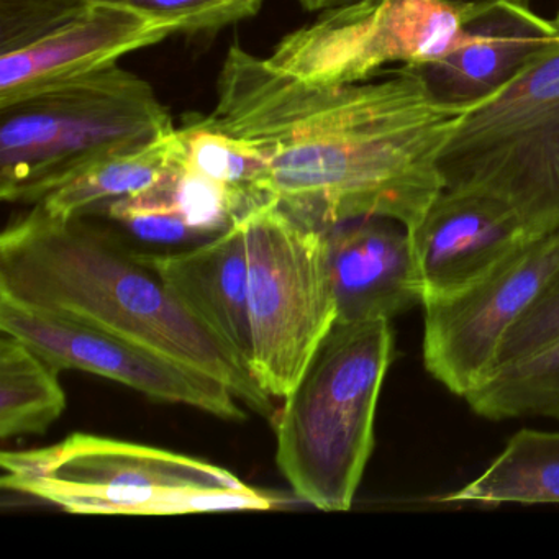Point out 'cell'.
I'll use <instances>...</instances> for the list:
<instances>
[{
	"label": "cell",
	"instance_id": "23",
	"mask_svg": "<svg viewBox=\"0 0 559 559\" xmlns=\"http://www.w3.org/2000/svg\"><path fill=\"white\" fill-rule=\"evenodd\" d=\"M556 342H559V266L503 336L492 371L522 361Z\"/></svg>",
	"mask_w": 559,
	"mask_h": 559
},
{
	"label": "cell",
	"instance_id": "14",
	"mask_svg": "<svg viewBox=\"0 0 559 559\" xmlns=\"http://www.w3.org/2000/svg\"><path fill=\"white\" fill-rule=\"evenodd\" d=\"M474 40L433 63L412 64L438 103L471 107L506 86L559 40L552 21L530 5L502 4L466 22Z\"/></svg>",
	"mask_w": 559,
	"mask_h": 559
},
{
	"label": "cell",
	"instance_id": "11",
	"mask_svg": "<svg viewBox=\"0 0 559 559\" xmlns=\"http://www.w3.org/2000/svg\"><path fill=\"white\" fill-rule=\"evenodd\" d=\"M407 230L424 302L461 293L523 245L542 237L497 199L448 189Z\"/></svg>",
	"mask_w": 559,
	"mask_h": 559
},
{
	"label": "cell",
	"instance_id": "13",
	"mask_svg": "<svg viewBox=\"0 0 559 559\" xmlns=\"http://www.w3.org/2000/svg\"><path fill=\"white\" fill-rule=\"evenodd\" d=\"M175 34L181 32L173 22L123 5L93 4L90 11L45 40L0 55V100L55 81L103 70L126 55L162 44Z\"/></svg>",
	"mask_w": 559,
	"mask_h": 559
},
{
	"label": "cell",
	"instance_id": "21",
	"mask_svg": "<svg viewBox=\"0 0 559 559\" xmlns=\"http://www.w3.org/2000/svg\"><path fill=\"white\" fill-rule=\"evenodd\" d=\"M93 4V0H0V55L45 40Z\"/></svg>",
	"mask_w": 559,
	"mask_h": 559
},
{
	"label": "cell",
	"instance_id": "7",
	"mask_svg": "<svg viewBox=\"0 0 559 559\" xmlns=\"http://www.w3.org/2000/svg\"><path fill=\"white\" fill-rule=\"evenodd\" d=\"M247 237L251 371L284 399L336 322L325 231L267 202L241 217Z\"/></svg>",
	"mask_w": 559,
	"mask_h": 559
},
{
	"label": "cell",
	"instance_id": "26",
	"mask_svg": "<svg viewBox=\"0 0 559 559\" xmlns=\"http://www.w3.org/2000/svg\"><path fill=\"white\" fill-rule=\"evenodd\" d=\"M552 24L556 25V28H558V32H559V11H558V14H556L555 21H552Z\"/></svg>",
	"mask_w": 559,
	"mask_h": 559
},
{
	"label": "cell",
	"instance_id": "24",
	"mask_svg": "<svg viewBox=\"0 0 559 559\" xmlns=\"http://www.w3.org/2000/svg\"><path fill=\"white\" fill-rule=\"evenodd\" d=\"M443 2L456 9L463 15L464 25L471 19L477 17V15L484 14V12L490 11V9L497 8V5H530V0H443Z\"/></svg>",
	"mask_w": 559,
	"mask_h": 559
},
{
	"label": "cell",
	"instance_id": "1",
	"mask_svg": "<svg viewBox=\"0 0 559 559\" xmlns=\"http://www.w3.org/2000/svg\"><path fill=\"white\" fill-rule=\"evenodd\" d=\"M467 109L438 103L412 64L309 84L235 44L209 117L266 158L281 209L326 231L362 217L414 227L444 189L438 155Z\"/></svg>",
	"mask_w": 559,
	"mask_h": 559
},
{
	"label": "cell",
	"instance_id": "3",
	"mask_svg": "<svg viewBox=\"0 0 559 559\" xmlns=\"http://www.w3.org/2000/svg\"><path fill=\"white\" fill-rule=\"evenodd\" d=\"M394 356L391 320L335 322L276 418V463L294 493L348 512L374 448L382 382Z\"/></svg>",
	"mask_w": 559,
	"mask_h": 559
},
{
	"label": "cell",
	"instance_id": "19",
	"mask_svg": "<svg viewBox=\"0 0 559 559\" xmlns=\"http://www.w3.org/2000/svg\"><path fill=\"white\" fill-rule=\"evenodd\" d=\"M176 136L181 162L234 192L248 212L276 202L271 192L270 163L251 143L224 132L201 114L186 117Z\"/></svg>",
	"mask_w": 559,
	"mask_h": 559
},
{
	"label": "cell",
	"instance_id": "8",
	"mask_svg": "<svg viewBox=\"0 0 559 559\" xmlns=\"http://www.w3.org/2000/svg\"><path fill=\"white\" fill-rule=\"evenodd\" d=\"M473 40L443 0H359L286 35L270 61L309 84H352L389 64L443 60Z\"/></svg>",
	"mask_w": 559,
	"mask_h": 559
},
{
	"label": "cell",
	"instance_id": "5",
	"mask_svg": "<svg viewBox=\"0 0 559 559\" xmlns=\"http://www.w3.org/2000/svg\"><path fill=\"white\" fill-rule=\"evenodd\" d=\"M175 130L153 87L117 63L2 99L0 198L37 204L74 173Z\"/></svg>",
	"mask_w": 559,
	"mask_h": 559
},
{
	"label": "cell",
	"instance_id": "16",
	"mask_svg": "<svg viewBox=\"0 0 559 559\" xmlns=\"http://www.w3.org/2000/svg\"><path fill=\"white\" fill-rule=\"evenodd\" d=\"M178 150L175 130L152 145L109 156L74 173L34 205L61 221L93 214L158 185L175 165Z\"/></svg>",
	"mask_w": 559,
	"mask_h": 559
},
{
	"label": "cell",
	"instance_id": "20",
	"mask_svg": "<svg viewBox=\"0 0 559 559\" xmlns=\"http://www.w3.org/2000/svg\"><path fill=\"white\" fill-rule=\"evenodd\" d=\"M464 399L477 415L489 420H559V342L522 361L496 369Z\"/></svg>",
	"mask_w": 559,
	"mask_h": 559
},
{
	"label": "cell",
	"instance_id": "15",
	"mask_svg": "<svg viewBox=\"0 0 559 559\" xmlns=\"http://www.w3.org/2000/svg\"><path fill=\"white\" fill-rule=\"evenodd\" d=\"M145 258L179 300L251 369L243 221L238 218L198 247Z\"/></svg>",
	"mask_w": 559,
	"mask_h": 559
},
{
	"label": "cell",
	"instance_id": "9",
	"mask_svg": "<svg viewBox=\"0 0 559 559\" xmlns=\"http://www.w3.org/2000/svg\"><path fill=\"white\" fill-rule=\"evenodd\" d=\"M558 266L559 228L533 238L461 293L424 302L425 369L461 397L483 384L503 336Z\"/></svg>",
	"mask_w": 559,
	"mask_h": 559
},
{
	"label": "cell",
	"instance_id": "10",
	"mask_svg": "<svg viewBox=\"0 0 559 559\" xmlns=\"http://www.w3.org/2000/svg\"><path fill=\"white\" fill-rule=\"evenodd\" d=\"M0 332L31 345L55 368L120 382L153 401L245 420L237 395L218 379L116 333L0 297Z\"/></svg>",
	"mask_w": 559,
	"mask_h": 559
},
{
	"label": "cell",
	"instance_id": "18",
	"mask_svg": "<svg viewBox=\"0 0 559 559\" xmlns=\"http://www.w3.org/2000/svg\"><path fill=\"white\" fill-rule=\"evenodd\" d=\"M0 333V438L45 433L67 408L61 371L17 336Z\"/></svg>",
	"mask_w": 559,
	"mask_h": 559
},
{
	"label": "cell",
	"instance_id": "17",
	"mask_svg": "<svg viewBox=\"0 0 559 559\" xmlns=\"http://www.w3.org/2000/svg\"><path fill=\"white\" fill-rule=\"evenodd\" d=\"M437 502L559 503V431L520 430L479 477Z\"/></svg>",
	"mask_w": 559,
	"mask_h": 559
},
{
	"label": "cell",
	"instance_id": "6",
	"mask_svg": "<svg viewBox=\"0 0 559 559\" xmlns=\"http://www.w3.org/2000/svg\"><path fill=\"white\" fill-rule=\"evenodd\" d=\"M448 191L489 195L536 235L559 228V40L471 106L437 159Z\"/></svg>",
	"mask_w": 559,
	"mask_h": 559
},
{
	"label": "cell",
	"instance_id": "22",
	"mask_svg": "<svg viewBox=\"0 0 559 559\" xmlns=\"http://www.w3.org/2000/svg\"><path fill=\"white\" fill-rule=\"evenodd\" d=\"M135 9L153 19L173 22L181 34H211L254 17L264 0H93Z\"/></svg>",
	"mask_w": 559,
	"mask_h": 559
},
{
	"label": "cell",
	"instance_id": "2",
	"mask_svg": "<svg viewBox=\"0 0 559 559\" xmlns=\"http://www.w3.org/2000/svg\"><path fill=\"white\" fill-rule=\"evenodd\" d=\"M0 297L116 333L224 382L274 418L273 397L251 369L173 293L158 271L83 217L61 221L34 205L0 237Z\"/></svg>",
	"mask_w": 559,
	"mask_h": 559
},
{
	"label": "cell",
	"instance_id": "25",
	"mask_svg": "<svg viewBox=\"0 0 559 559\" xmlns=\"http://www.w3.org/2000/svg\"><path fill=\"white\" fill-rule=\"evenodd\" d=\"M306 11L323 12L329 9L343 8V5L355 4L359 0H297Z\"/></svg>",
	"mask_w": 559,
	"mask_h": 559
},
{
	"label": "cell",
	"instance_id": "4",
	"mask_svg": "<svg viewBox=\"0 0 559 559\" xmlns=\"http://www.w3.org/2000/svg\"><path fill=\"white\" fill-rule=\"evenodd\" d=\"M0 484L78 515L166 516L271 510L277 500L198 457L74 433L0 454Z\"/></svg>",
	"mask_w": 559,
	"mask_h": 559
},
{
	"label": "cell",
	"instance_id": "12",
	"mask_svg": "<svg viewBox=\"0 0 559 559\" xmlns=\"http://www.w3.org/2000/svg\"><path fill=\"white\" fill-rule=\"evenodd\" d=\"M336 322L391 320L424 304L408 230L401 222L362 217L325 231Z\"/></svg>",
	"mask_w": 559,
	"mask_h": 559
}]
</instances>
